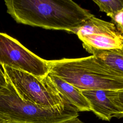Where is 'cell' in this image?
Wrapping results in <instances>:
<instances>
[{
	"label": "cell",
	"mask_w": 123,
	"mask_h": 123,
	"mask_svg": "<svg viewBox=\"0 0 123 123\" xmlns=\"http://www.w3.org/2000/svg\"><path fill=\"white\" fill-rule=\"evenodd\" d=\"M7 12L19 24L74 33L94 15L71 0H5Z\"/></svg>",
	"instance_id": "6da1fadb"
},
{
	"label": "cell",
	"mask_w": 123,
	"mask_h": 123,
	"mask_svg": "<svg viewBox=\"0 0 123 123\" xmlns=\"http://www.w3.org/2000/svg\"><path fill=\"white\" fill-rule=\"evenodd\" d=\"M48 62L49 74L80 90H123V75L112 71L94 55Z\"/></svg>",
	"instance_id": "7a4b0ae2"
},
{
	"label": "cell",
	"mask_w": 123,
	"mask_h": 123,
	"mask_svg": "<svg viewBox=\"0 0 123 123\" xmlns=\"http://www.w3.org/2000/svg\"><path fill=\"white\" fill-rule=\"evenodd\" d=\"M78 111L66 99L50 107L25 100L8 80L6 86L0 90V115L11 123H60L78 117Z\"/></svg>",
	"instance_id": "3957f363"
},
{
	"label": "cell",
	"mask_w": 123,
	"mask_h": 123,
	"mask_svg": "<svg viewBox=\"0 0 123 123\" xmlns=\"http://www.w3.org/2000/svg\"><path fill=\"white\" fill-rule=\"evenodd\" d=\"M7 80L18 95L36 105L54 107L66 100L56 89L49 74L39 78L29 73L3 66Z\"/></svg>",
	"instance_id": "277c9868"
},
{
	"label": "cell",
	"mask_w": 123,
	"mask_h": 123,
	"mask_svg": "<svg viewBox=\"0 0 123 123\" xmlns=\"http://www.w3.org/2000/svg\"><path fill=\"white\" fill-rule=\"evenodd\" d=\"M0 64L39 78L46 76L49 72L48 61L38 57L13 37L0 32Z\"/></svg>",
	"instance_id": "5b68a950"
},
{
	"label": "cell",
	"mask_w": 123,
	"mask_h": 123,
	"mask_svg": "<svg viewBox=\"0 0 123 123\" xmlns=\"http://www.w3.org/2000/svg\"><path fill=\"white\" fill-rule=\"evenodd\" d=\"M74 33L82 42L84 48L92 54L97 51L123 47V36L115 25L94 15L87 19Z\"/></svg>",
	"instance_id": "8992f818"
},
{
	"label": "cell",
	"mask_w": 123,
	"mask_h": 123,
	"mask_svg": "<svg viewBox=\"0 0 123 123\" xmlns=\"http://www.w3.org/2000/svg\"><path fill=\"white\" fill-rule=\"evenodd\" d=\"M81 92L88 101L91 111L99 119L110 121L112 117H123L121 111L111 98V90H90Z\"/></svg>",
	"instance_id": "52a82bcc"
},
{
	"label": "cell",
	"mask_w": 123,
	"mask_h": 123,
	"mask_svg": "<svg viewBox=\"0 0 123 123\" xmlns=\"http://www.w3.org/2000/svg\"><path fill=\"white\" fill-rule=\"evenodd\" d=\"M49 75L58 92L78 111H91L90 105L81 90L56 76L49 73Z\"/></svg>",
	"instance_id": "ba28073f"
},
{
	"label": "cell",
	"mask_w": 123,
	"mask_h": 123,
	"mask_svg": "<svg viewBox=\"0 0 123 123\" xmlns=\"http://www.w3.org/2000/svg\"><path fill=\"white\" fill-rule=\"evenodd\" d=\"M92 55L112 71L123 75V47L97 51Z\"/></svg>",
	"instance_id": "9c48e42d"
},
{
	"label": "cell",
	"mask_w": 123,
	"mask_h": 123,
	"mask_svg": "<svg viewBox=\"0 0 123 123\" xmlns=\"http://www.w3.org/2000/svg\"><path fill=\"white\" fill-rule=\"evenodd\" d=\"M99 7V11L106 13L110 17L122 10L123 8V0H93Z\"/></svg>",
	"instance_id": "30bf717a"
},
{
	"label": "cell",
	"mask_w": 123,
	"mask_h": 123,
	"mask_svg": "<svg viewBox=\"0 0 123 123\" xmlns=\"http://www.w3.org/2000/svg\"><path fill=\"white\" fill-rule=\"evenodd\" d=\"M111 97L114 103L121 111L123 117V90L111 91Z\"/></svg>",
	"instance_id": "8fae6325"
},
{
	"label": "cell",
	"mask_w": 123,
	"mask_h": 123,
	"mask_svg": "<svg viewBox=\"0 0 123 123\" xmlns=\"http://www.w3.org/2000/svg\"><path fill=\"white\" fill-rule=\"evenodd\" d=\"M111 18V23L115 25L118 31L123 36V8Z\"/></svg>",
	"instance_id": "7c38bea8"
},
{
	"label": "cell",
	"mask_w": 123,
	"mask_h": 123,
	"mask_svg": "<svg viewBox=\"0 0 123 123\" xmlns=\"http://www.w3.org/2000/svg\"><path fill=\"white\" fill-rule=\"evenodd\" d=\"M7 83V80L3 66L0 64V90L5 87Z\"/></svg>",
	"instance_id": "4fadbf2b"
},
{
	"label": "cell",
	"mask_w": 123,
	"mask_h": 123,
	"mask_svg": "<svg viewBox=\"0 0 123 123\" xmlns=\"http://www.w3.org/2000/svg\"><path fill=\"white\" fill-rule=\"evenodd\" d=\"M60 123H84L78 117L70 119Z\"/></svg>",
	"instance_id": "5bb4252c"
},
{
	"label": "cell",
	"mask_w": 123,
	"mask_h": 123,
	"mask_svg": "<svg viewBox=\"0 0 123 123\" xmlns=\"http://www.w3.org/2000/svg\"><path fill=\"white\" fill-rule=\"evenodd\" d=\"M0 123H11L9 120L0 115Z\"/></svg>",
	"instance_id": "9a60e30c"
}]
</instances>
